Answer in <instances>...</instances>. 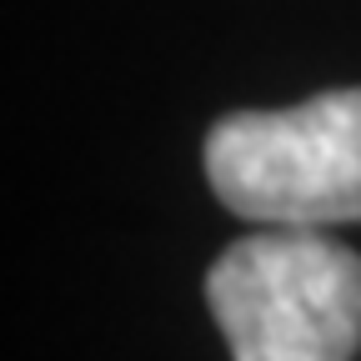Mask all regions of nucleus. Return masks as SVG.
Masks as SVG:
<instances>
[{
  "label": "nucleus",
  "mask_w": 361,
  "mask_h": 361,
  "mask_svg": "<svg viewBox=\"0 0 361 361\" xmlns=\"http://www.w3.org/2000/svg\"><path fill=\"white\" fill-rule=\"evenodd\" d=\"M236 361H351L361 346V256L311 226H261L206 276Z\"/></svg>",
  "instance_id": "f257e3e1"
},
{
  "label": "nucleus",
  "mask_w": 361,
  "mask_h": 361,
  "mask_svg": "<svg viewBox=\"0 0 361 361\" xmlns=\"http://www.w3.org/2000/svg\"><path fill=\"white\" fill-rule=\"evenodd\" d=\"M206 180L256 226L361 221V85L286 111H236L206 135Z\"/></svg>",
  "instance_id": "f03ea898"
}]
</instances>
